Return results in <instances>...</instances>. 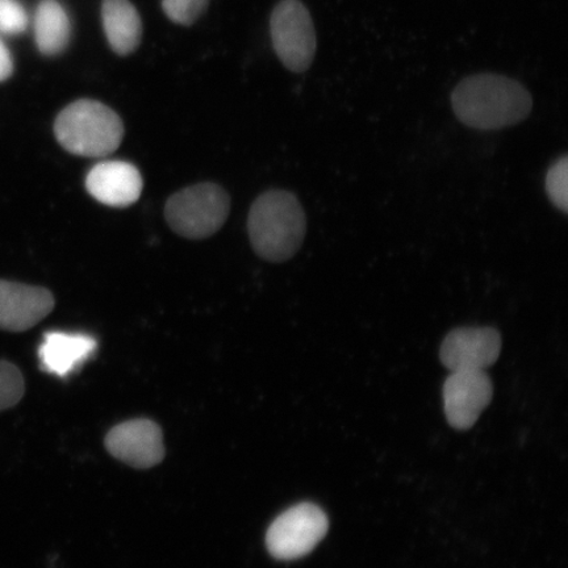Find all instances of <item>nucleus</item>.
<instances>
[{
	"label": "nucleus",
	"instance_id": "0eeeda50",
	"mask_svg": "<svg viewBox=\"0 0 568 568\" xmlns=\"http://www.w3.org/2000/svg\"><path fill=\"white\" fill-rule=\"evenodd\" d=\"M501 335L491 326H467L453 329L439 351L450 372H485L501 352Z\"/></svg>",
	"mask_w": 568,
	"mask_h": 568
},
{
	"label": "nucleus",
	"instance_id": "4468645a",
	"mask_svg": "<svg viewBox=\"0 0 568 568\" xmlns=\"http://www.w3.org/2000/svg\"><path fill=\"white\" fill-rule=\"evenodd\" d=\"M36 45L45 55L65 51L71 38L68 12L57 0H41L33 20Z\"/></svg>",
	"mask_w": 568,
	"mask_h": 568
},
{
	"label": "nucleus",
	"instance_id": "a211bd4d",
	"mask_svg": "<svg viewBox=\"0 0 568 568\" xmlns=\"http://www.w3.org/2000/svg\"><path fill=\"white\" fill-rule=\"evenodd\" d=\"M30 24L28 13L18 0H0V32L4 34H21Z\"/></svg>",
	"mask_w": 568,
	"mask_h": 568
},
{
	"label": "nucleus",
	"instance_id": "423d86ee",
	"mask_svg": "<svg viewBox=\"0 0 568 568\" xmlns=\"http://www.w3.org/2000/svg\"><path fill=\"white\" fill-rule=\"evenodd\" d=\"M329 529L328 517L315 504L303 503L276 517L266 535L267 550L276 559L307 556Z\"/></svg>",
	"mask_w": 568,
	"mask_h": 568
},
{
	"label": "nucleus",
	"instance_id": "1a4fd4ad",
	"mask_svg": "<svg viewBox=\"0 0 568 568\" xmlns=\"http://www.w3.org/2000/svg\"><path fill=\"white\" fill-rule=\"evenodd\" d=\"M105 446L113 457L136 468H151L165 457L160 426L145 418L116 425L106 435Z\"/></svg>",
	"mask_w": 568,
	"mask_h": 568
},
{
	"label": "nucleus",
	"instance_id": "f257e3e1",
	"mask_svg": "<svg viewBox=\"0 0 568 568\" xmlns=\"http://www.w3.org/2000/svg\"><path fill=\"white\" fill-rule=\"evenodd\" d=\"M460 123L479 131H497L524 122L530 115V92L513 78L494 73L462 80L452 94Z\"/></svg>",
	"mask_w": 568,
	"mask_h": 568
},
{
	"label": "nucleus",
	"instance_id": "6ab92c4d",
	"mask_svg": "<svg viewBox=\"0 0 568 568\" xmlns=\"http://www.w3.org/2000/svg\"><path fill=\"white\" fill-rule=\"evenodd\" d=\"M13 73V60L10 49L0 39V82L9 80Z\"/></svg>",
	"mask_w": 568,
	"mask_h": 568
},
{
	"label": "nucleus",
	"instance_id": "39448f33",
	"mask_svg": "<svg viewBox=\"0 0 568 568\" xmlns=\"http://www.w3.org/2000/svg\"><path fill=\"white\" fill-rule=\"evenodd\" d=\"M276 55L293 73H304L315 60L317 38L311 13L301 0H282L270 17Z\"/></svg>",
	"mask_w": 568,
	"mask_h": 568
},
{
	"label": "nucleus",
	"instance_id": "ddd939ff",
	"mask_svg": "<svg viewBox=\"0 0 568 568\" xmlns=\"http://www.w3.org/2000/svg\"><path fill=\"white\" fill-rule=\"evenodd\" d=\"M102 23L113 52L128 55L136 51L141 41L142 23L130 0H103Z\"/></svg>",
	"mask_w": 568,
	"mask_h": 568
},
{
	"label": "nucleus",
	"instance_id": "f03ea898",
	"mask_svg": "<svg viewBox=\"0 0 568 568\" xmlns=\"http://www.w3.org/2000/svg\"><path fill=\"white\" fill-rule=\"evenodd\" d=\"M307 219L300 201L284 190H270L257 197L247 217L252 247L262 260L286 262L300 252Z\"/></svg>",
	"mask_w": 568,
	"mask_h": 568
},
{
	"label": "nucleus",
	"instance_id": "9d476101",
	"mask_svg": "<svg viewBox=\"0 0 568 568\" xmlns=\"http://www.w3.org/2000/svg\"><path fill=\"white\" fill-rule=\"evenodd\" d=\"M53 308L51 291L0 281V329L26 332L51 314Z\"/></svg>",
	"mask_w": 568,
	"mask_h": 568
},
{
	"label": "nucleus",
	"instance_id": "f8f14e48",
	"mask_svg": "<svg viewBox=\"0 0 568 568\" xmlns=\"http://www.w3.org/2000/svg\"><path fill=\"white\" fill-rule=\"evenodd\" d=\"M97 351V341L83 333L49 332L41 344L39 358L42 371L57 376L69 375Z\"/></svg>",
	"mask_w": 568,
	"mask_h": 568
},
{
	"label": "nucleus",
	"instance_id": "7ed1b4c3",
	"mask_svg": "<svg viewBox=\"0 0 568 568\" xmlns=\"http://www.w3.org/2000/svg\"><path fill=\"white\" fill-rule=\"evenodd\" d=\"M54 133L60 145L80 158L102 159L118 151L124 124L110 106L81 99L63 109L55 119Z\"/></svg>",
	"mask_w": 568,
	"mask_h": 568
},
{
	"label": "nucleus",
	"instance_id": "2eb2a0df",
	"mask_svg": "<svg viewBox=\"0 0 568 568\" xmlns=\"http://www.w3.org/2000/svg\"><path fill=\"white\" fill-rule=\"evenodd\" d=\"M24 379L19 368L0 361V412L16 407L24 395Z\"/></svg>",
	"mask_w": 568,
	"mask_h": 568
},
{
	"label": "nucleus",
	"instance_id": "9b49d317",
	"mask_svg": "<svg viewBox=\"0 0 568 568\" xmlns=\"http://www.w3.org/2000/svg\"><path fill=\"white\" fill-rule=\"evenodd\" d=\"M142 187L144 182L139 169L124 161L98 163L87 178L89 194L109 207H130L139 201Z\"/></svg>",
	"mask_w": 568,
	"mask_h": 568
},
{
	"label": "nucleus",
	"instance_id": "dca6fc26",
	"mask_svg": "<svg viewBox=\"0 0 568 568\" xmlns=\"http://www.w3.org/2000/svg\"><path fill=\"white\" fill-rule=\"evenodd\" d=\"M546 194H548L551 203L562 212L568 210V158L552 163L546 174L545 180Z\"/></svg>",
	"mask_w": 568,
	"mask_h": 568
},
{
	"label": "nucleus",
	"instance_id": "20e7f679",
	"mask_svg": "<svg viewBox=\"0 0 568 568\" xmlns=\"http://www.w3.org/2000/svg\"><path fill=\"white\" fill-rule=\"evenodd\" d=\"M230 211L231 199L224 189L215 183H199L169 199L165 217L180 236L203 240L222 229Z\"/></svg>",
	"mask_w": 568,
	"mask_h": 568
},
{
	"label": "nucleus",
	"instance_id": "f3484780",
	"mask_svg": "<svg viewBox=\"0 0 568 568\" xmlns=\"http://www.w3.org/2000/svg\"><path fill=\"white\" fill-rule=\"evenodd\" d=\"M209 0H162L163 12L176 24H194L202 16Z\"/></svg>",
	"mask_w": 568,
	"mask_h": 568
},
{
	"label": "nucleus",
	"instance_id": "6e6552de",
	"mask_svg": "<svg viewBox=\"0 0 568 568\" xmlns=\"http://www.w3.org/2000/svg\"><path fill=\"white\" fill-rule=\"evenodd\" d=\"M494 396L486 372H452L444 385L445 415L453 428L470 429Z\"/></svg>",
	"mask_w": 568,
	"mask_h": 568
}]
</instances>
